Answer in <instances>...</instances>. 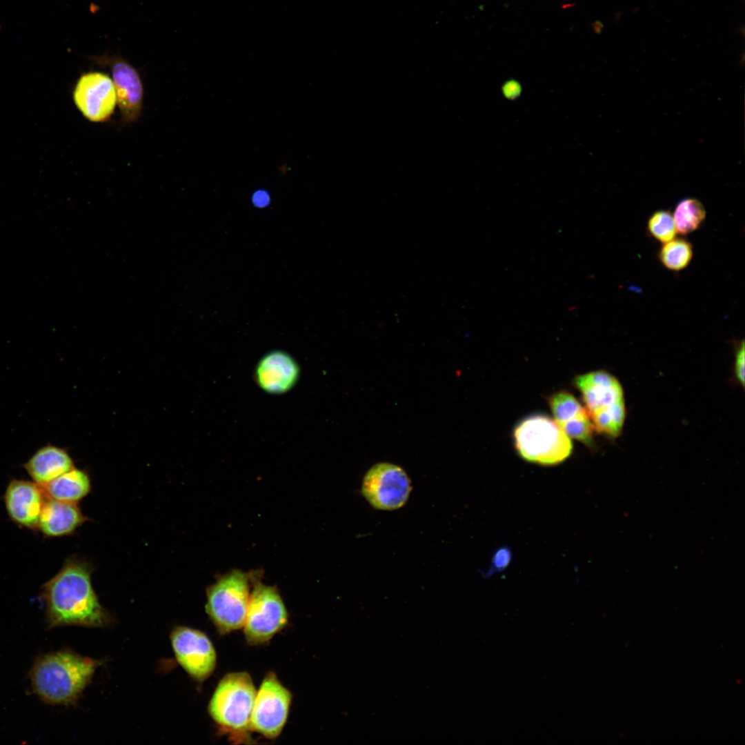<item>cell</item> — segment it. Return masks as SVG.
Here are the masks:
<instances>
[{"mask_svg": "<svg viewBox=\"0 0 745 745\" xmlns=\"http://www.w3.org/2000/svg\"><path fill=\"white\" fill-rule=\"evenodd\" d=\"M744 344L741 343L735 357V375L742 386L744 385Z\"/></svg>", "mask_w": 745, "mask_h": 745, "instance_id": "603a6c76", "label": "cell"}, {"mask_svg": "<svg viewBox=\"0 0 745 745\" xmlns=\"http://www.w3.org/2000/svg\"><path fill=\"white\" fill-rule=\"evenodd\" d=\"M92 566L77 557L66 560L60 570L43 586L50 628L62 626L102 627L110 623L91 582Z\"/></svg>", "mask_w": 745, "mask_h": 745, "instance_id": "6da1fadb", "label": "cell"}, {"mask_svg": "<svg viewBox=\"0 0 745 745\" xmlns=\"http://www.w3.org/2000/svg\"><path fill=\"white\" fill-rule=\"evenodd\" d=\"M287 622V610L276 588L257 583L250 594L243 626L248 643L258 645L269 641Z\"/></svg>", "mask_w": 745, "mask_h": 745, "instance_id": "52a82bcc", "label": "cell"}, {"mask_svg": "<svg viewBox=\"0 0 745 745\" xmlns=\"http://www.w3.org/2000/svg\"><path fill=\"white\" fill-rule=\"evenodd\" d=\"M3 497L12 521L29 529H38L41 512L47 498L41 486L34 481L13 479L8 484Z\"/></svg>", "mask_w": 745, "mask_h": 745, "instance_id": "4fadbf2b", "label": "cell"}, {"mask_svg": "<svg viewBox=\"0 0 745 745\" xmlns=\"http://www.w3.org/2000/svg\"><path fill=\"white\" fill-rule=\"evenodd\" d=\"M575 384L581 392L594 430L611 438L619 436L626 416L620 381L606 371L596 370L577 376Z\"/></svg>", "mask_w": 745, "mask_h": 745, "instance_id": "277c9868", "label": "cell"}, {"mask_svg": "<svg viewBox=\"0 0 745 745\" xmlns=\"http://www.w3.org/2000/svg\"><path fill=\"white\" fill-rule=\"evenodd\" d=\"M101 664L99 660L70 650L50 653L39 657L31 669L32 689L46 703L72 704L79 699Z\"/></svg>", "mask_w": 745, "mask_h": 745, "instance_id": "7a4b0ae2", "label": "cell"}, {"mask_svg": "<svg viewBox=\"0 0 745 745\" xmlns=\"http://www.w3.org/2000/svg\"><path fill=\"white\" fill-rule=\"evenodd\" d=\"M87 520L77 502L47 497L39 517L38 529L47 537L66 536L72 534Z\"/></svg>", "mask_w": 745, "mask_h": 745, "instance_id": "9a60e30c", "label": "cell"}, {"mask_svg": "<svg viewBox=\"0 0 745 745\" xmlns=\"http://www.w3.org/2000/svg\"><path fill=\"white\" fill-rule=\"evenodd\" d=\"M657 256L661 264L668 270H682L690 264L693 259V246L683 238H674L663 244Z\"/></svg>", "mask_w": 745, "mask_h": 745, "instance_id": "d6986e66", "label": "cell"}, {"mask_svg": "<svg viewBox=\"0 0 745 745\" xmlns=\"http://www.w3.org/2000/svg\"><path fill=\"white\" fill-rule=\"evenodd\" d=\"M647 231L653 238L662 244L675 238L677 232L673 217L669 211L664 210L655 211L650 216Z\"/></svg>", "mask_w": 745, "mask_h": 745, "instance_id": "44dd1931", "label": "cell"}, {"mask_svg": "<svg viewBox=\"0 0 745 745\" xmlns=\"http://www.w3.org/2000/svg\"><path fill=\"white\" fill-rule=\"evenodd\" d=\"M514 438L519 456L541 465L560 464L573 450L570 438L555 420L544 415H533L522 421L515 429Z\"/></svg>", "mask_w": 745, "mask_h": 745, "instance_id": "5b68a950", "label": "cell"}, {"mask_svg": "<svg viewBox=\"0 0 745 745\" xmlns=\"http://www.w3.org/2000/svg\"><path fill=\"white\" fill-rule=\"evenodd\" d=\"M255 379L259 386L270 394L289 391L297 382L299 368L288 353L275 350L266 354L257 365Z\"/></svg>", "mask_w": 745, "mask_h": 745, "instance_id": "5bb4252c", "label": "cell"}, {"mask_svg": "<svg viewBox=\"0 0 745 745\" xmlns=\"http://www.w3.org/2000/svg\"><path fill=\"white\" fill-rule=\"evenodd\" d=\"M559 425L568 437L592 446L595 430L586 410Z\"/></svg>", "mask_w": 745, "mask_h": 745, "instance_id": "7402d4cb", "label": "cell"}, {"mask_svg": "<svg viewBox=\"0 0 745 745\" xmlns=\"http://www.w3.org/2000/svg\"><path fill=\"white\" fill-rule=\"evenodd\" d=\"M170 641L177 662L197 682H203L213 672L216 652L209 638L200 630L186 626L175 628Z\"/></svg>", "mask_w": 745, "mask_h": 745, "instance_id": "30bf717a", "label": "cell"}, {"mask_svg": "<svg viewBox=\"0 0 745 745\" xmlns=\"http://www.w3.org/2000/svg\"><path fill=\"white\" fill-rule=\"evenodd\" d=\"M706 215V210L699 200L687 198L677 204L673 217L677 232L684 235L697 230Z\"/></svg>", "mask_w": 745, "mask_h": 745, "instance_id": "ac0fdd59", "label": "cell"}, {"mask_svg": "<svg viewBox=\"0 0 745 745\" xmlns=\"http://www.w3.org/2000/svg\"><path fill=\"white\" fill-rule=\"evenodd\" d=\"M41 487L48 498L77 503L90 493L91 482L86 472L73 468Z\"/></svg>", "mask_w": 745, "mask_h": 745, "instance_id": "e0dca14e", "label": "cell"}, {"mask_svg": "<svg viewBox=\"0 0 745 745\" xmlns=\"http://www.w3.org/2000/svg\"><path fill=\"white\" fill-rule=\"evenodd\" d=\"M510 559V553L508 548H501L495 554L491 568L495 570H501L505 568Z\"/></svg>", "mask_w": 745, "mask_h": 745, "instance_id": "cb8c5ba5", "label": "cell"}, {"mask_svg": "<svg viewBox=\"0 0 745 745\" xmlns=\"http://www.w3.org/2000/svg\"><path fill=\"white\" fill-rule=\"evenodd\" d=\"M249 598L248 578L240 570L226 574L208 588L206 612L221 634L244 626Z\"/></svg>", "mask_w": 745, "mask_h": 745, "instance_id": "8992f818", "label": "cell"}, {"mask_svg": "<svg viewBox=\"0 0 745 745\" xmlns=\"http://www.w3.org/2000/svg\"><path fill=\"white\" fill-rule=\"evenodd\" d=\"M95 61L109 67L112 73L117 105L123 121H136L141 112L143 86L138 71L120 56L93 57Z\"/></svg>", "mask_w": 745, "mask_h": 745, "instance_id": "7c38bea8", "label": "cell"}, {"mask_svg": "<svg viewBox=\"0 0 745 745\" xmlns=\"http://www.w3.org/2000/svg\"><path fill=\"white\" fill-rule=\"evenodd\" d=\"M257 691L249 674L226 675L219 682L208 712L220 730L236 743H249L250 719Z\"/></svg>", "mask_w": 745, "mask_h": 745, "instance_id": "3957f363", "label": "cell"}, {"mask_svg": "<svg viewBox=\"0 0 745 745\" xmlns=\"http://www.w3.org/2000/svg\"><path fill=\"white\" fill-rule=\"evenodd\" d=\"M362 493L372 506L395 510L403 506L411 490L410 481L399 466L389 463L373 466L366 474Z\"/></svg>", "mask_w": 745, "mask_h": 745, "instance_id": "9c48e42d", "label": "cell"}, {"mask_svg": "<svg viewBox=\"0 0 745 745\" xmlns=\"http://www.w3.org/2000/svg\"><path fill=\"white\" fill-rule=\"evenodd\" d=\"M266 197H264L263 194H260L258 197L255 198L256 203L259 206L264 205V203H266Z\"/></svg>", "mask_w": 745, "mask_h": 745, "instance_id": "d4e9b609", "label": "cell"}, {"mask_svg": "<svg viewBox=\"0 0 745 745\" xmlns=\"http://www.w3.org/2000/svg\"><path fill=\"white\" fill-rule=\"evenodd\" d=\"M292 695L279 681L277 675L268 673L257 692L250 719V730L267 738L279 736L286 722Z\"/></svg>", "mask_w": 745, "mask_h": 745, "instance_id": "ba28073f", "label": "cell"}, {"mask_svg": "<svg viewBox=\"0 0 745 745\" xmlns=\"http://www.w3.org/2000/svg\"><path fill=\"white\" fill-rule=\"evenodd\" d=\"M73 100L88 121L100 123L108 120L117 105L112 78L98 71L82 74L75 85Z\"/></svg>", "mask_w": 745, "mask_h": 745, "instance_id": "8fae6325", "label": "cell"}, {"mask_svg": "<svg viewBox=\"0 0 745 745\" xmlns=\"http://www.w3.org/2000/svg\"><path fill=\"white\" fill-rule=\"evenodd\" d=\"M549 404L555 421L558 424L575 417L586 410L574 396L565 391L553 395L549 399Z\"/></svg>", "mask_w": 745, "mask_h": 745, "instance_id": "ffe728a7", "label": "cell"}, {"mask_svg": "<svg viewBox=\"0 0 745 745\" xmlns=\"http://www.w3.org/2000/svg\"><path fill=\"white\" fill-rule=\"evenodd\" d=\"M23 466L40 486L74 468L71 457L65 449L50 444L39 449Z\"/></svg>", "mask_w": 745, "mask_h": 745, "instance_id": "2e32d148", "label": "cell"}]
</instances>
